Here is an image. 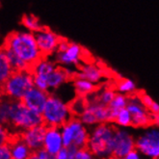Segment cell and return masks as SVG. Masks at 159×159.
Instances as JSON below:
<instances>
[{
    "label": "cell",
    "instance_id": "6da1fadb",
    "mask_svg": "<svg viewBox=\"0 0 159 159\" xmlns=\"http://www.w3.org/2000/svg\"><path fill=\"white\" fill-rule=\"evenodd\" d=\"M3 46L14 51L30 69L43 57L37 45L34 33L29 31H16L11 33L5 40Z\"/></svg>",
    "mask_w": 159,
    "mask_h": 159
},
{
    "label": "cell",
    "instance_id": "7a4b0ae2",
    "mask_svg": "<svg viewBox=\"0 0 159 159\" xmlns=\"http://www.w3.org/2000/svg\"><path fill=\"white\" fill-rule=\"evenodd\" d=\"M116 127L111 123L93 125L89 132L87 148L98 158H110L113 152V137Z\"/></svg>",
    "mask_w": 159,
    "mask_h": 159
},
{
    "label": "cell",
    "instance_id": "3957f363",
    "mask_svg": "<svg viewBox=\"0 0 159 159\" xmlns=\"http://www.w3.org/2000/svg\"><path fill=\"white\" fill-rule=\"evenodd\" d=\"M41 114L46 126L61 127L73 117L70 104L56 93L48 96Z\"/></svg>",
    "mask_w": 159,
    "mask_h": 159
},
{
    "label": "cell",
    "instance_id": "277c9868",
    "mask_svg": "<svg viewBox=\"0 0 159 159\" xmlns=\"http://www.w3.org/2000/svg\"><path fill=\"white\" fill-rule=\"evenodd\" d=\"M40 125H43L41 113L26 107L22 103L21 100L12 99L10 121H9L8 127L14 129L15 131L21 133L28 128Z\"/></svg>",
    "mask_w": 159,
    "mask_h": 159
},
{
    "label": "cell",
    "instance_id": "5b68a950",
    "mask_svg": "<svg viewBox=\"0 0 159 159\" xmlns=\"http://www.w3.org/2000/svg\"><path fill=\"white\" fill-rule=\"evenodd\" d=\"M34 87L33 73L30 69L14 70L2 85L4 95L13 100H21L26 93Z\"/></svg>",
    "mask_w": 159,
    "mask_h": 159
},
{
    "label": "cell",
    "instance_id": "8992f818",
    "mask_svg": "<svg viewBox=\"0 0 159 159\" xmlns=\"http://www.w3.org/2000/svg\"><path fill=\"white\" fill-rule=\"evenodd\" d=\"M117 111L104 105L93 98L92 100L87 98V105L80 114L79 120L87 127H93L100 123H113Z\"/></svg>",
    "mask_w": 159,
    "mask_h": 159
},
{
    "label": "cell",
    "instance_id": "52a82bcc",
    "mask_svg": "<svg viewBox=\"0 0 159 159\" xmlns=\"http://www.w3.org/2000/svg\"><path fill=\"white\" fill-rule=\"evenodd\" d=\"M53 59L58 66L72 70L79 67L85 59V50L78 43L61 39Z\"/></svg>",
    "mask_w": 159,
    "mask_h": 159
},
{
    "label": "cell",
    "instance_id": "ba28073f",
    "mask_svg": "<svg viewBox=\"0 0 159 159\" xmlns=\"http://www.w3.org/2000/svg\"><path fill=\"white\" fill-rule=\"evenodd\" d=\"M135 139V148L142 155L148 158L156 159L159 157V130L157 125L147 126Z\"/></svg>",
    "mask_w": 159,
    "mask_h": 159
},
{
    "label": "cell",
    "instance_id": "9c48e42d",
    "mask_svg": "<svg viewBox=\"0 0 159 159\" xmlns=\"http://www.w3.org/2000/svg\"><path fill=\"white\" fill-rule=\"evenodd\" d=\"M127 110L131 115V126L137 128H145L152 125L151 113L143 105L140 100L139 95L128 96V102L126 105Z\"/></svg>",
    "mask_w": 159,
    "mask_h": 159
},
{
    "label": "cell",
    "instance_id": "30bf717a",
    "mask_svg": "<svg viewBox=\"0 0 159 159\" xmlns=\"http://www.w3.org/2000/svg\"><path fill=\"white\" fill-rule=\"evenodd\" d=\"M133 148H135V138L133 135L124 127L116 128L113 137L112 157L124 159Z\"/></svg>",
    "mask_w": 159,
    "mask_h": 159
},
{
    "label": "cell",
    "instance_id": "8fae6325",
    "mask_svg": "<svg viewBox=\"0 0 159 159\" xmlns=\"http://www.w3.org/2000/svg\"><path fill=\"white\" fill-rule=\"evenodd\" d=\"M34 36L42 55L49 57L57 50L58 44L62 39L58 34L46 27H43L39 31L35 32Z\"/></svg>",
    "mask_w": 159,
    "mask_h": 159
},
{
    "label": "cell",
    "instance_id": "7c38bea8",
    "mask_svg": "<svg viewBox=\"0 0 159 159\" xmlns=\"http://www.w3.org/2000/svg\"><path fill=\"white\" fill-rule=\"evenodd\" d=\"M64 147L60 127L46 126L43 137V148L54 158L57 152Z\"/></svg>",
    "mask_w": 159,
    "mask_h": 159
},
{
    "label": "cell",
    "instance_id": "4fadbf2b",
    "mask_svg": "<svg viewBox=\"0 0 159 159\" xmlns=\"http://www.w3.org/2000/svg\"><path fill=\"white\" fill-rule=\"evenodd\" d=\"M49 96L48 92L40 90L36 87L31 88L26 93V95L21 99L22 103L29 109L42 113V111L45 105V102Z\"/></svg>",
    "mask_w": 159,
    "mask_h": 159
},
{
    "label": "cell",
    "instance_id": "5bb4252c",
    "mask_svg": "<svg viewBox=\"0 0 159 159\" xmlns=\"http://www.w3.org/2000/svg\"><path fill=\"white\" fill-rule=\"evenodd\" d=\"M45 129L46 125H40L30 127L21 132V139L30 148L32 152H35L37 149L43 148Z\"/></svg>",
    "mask_w": 159,
    "mask_h": 159
},
{
    "label": "cell",
    "instance_id": "9a60e30c",
    "mask_svg": "<svg viewBox=\"0 0 159 159\" xmlns=\"http://www.w3.org/2000/svg\"><path fill=\"white\" fill-rule=\"evenodd\" d=\"M79 71L75 72V75L77 77H81L84 79H87L93 84L98 85L105 77V71L98 64L91 63V62H84L80 65Z\"/></svg>",
    "mask_w": 159,
    "mask_h": 159
},
{
    "label": "cell",
    "instance_id": "2e32d148",
    "mask_svg": "<svg viewBox=\"0 0 159 159\" xmlns=\"http://www.w3.org/2000/svg\"><path fill=\"white\" fill-rule=\"evenodd\" d=\"M75 72L76 71L73 70L57 66V68L51 73H49L48 78H46L49 92L60 89L64 84H66L70 80L72 74H75Z\"/></svg>",
    "mask_w": 159,
    "mask_h": 159
},
{
    "label": "cell",
    "instance_id": "e0dca14e",
    "mask_svg": "<svg viewBox=\"0 0 159 159\" xmlns=\"http://www.w3.org/2000/svg\"><path fill=\"white\" fill-rule=\"evenodd\" d=\"M85 125L82 124V121L79 119L74 118V117L69 120L66 124H64L60 127L64 147H68L71 145L74 137L76 136V134Z\"/></svg>",
    "mask_w": 159,
    "mask_h": 159
},
{
    "label": "cell",
    "instance_id": "ac0fdd59",
    "mask_svg": "<svg viewBox=\"0 0 159 159\" xmlns=\"http://www.w3.org/2000/svg\"><path fill=\"white\" fill-rule=\"evenodd\" d=\"M57 66L58 65L56 64L54 59L49 58V56H43L38 62L33 65L30 70L33 75H39L48 78V74L57 68Z\"/></svg>",
    "mask_w": 159,
    "mask_h": 159
},
{
    "label": "cell",
    "instance_id": "d6986e66",
    "mask_svg": "<svg viewBox=\"0 0 159 159\" xmlns=\"http://www.w3.org/2000/svg\"><path fill=\"white\" fill-rule=\"evenodd\" d=\"M11 148L12 159H28L31 157L32 151L28 147L21 137L15 139L13 142H9Z\"/></svg>",
    "mask_w": 159,
    "mask_h": 159
},
{
    "label": "cell",
    "instance_id": "ffe728a7",
    "mask_svg": "<svg viewBox=\"0 0 159 159\" xmlns=\"http://www.w3.org/2000/svg\"><path fill=\"white\" fill-rule=\"evenodd\" d=\"M74 92L76 93L77 96L81 97H88L91 93H93L97 90V85L93 84V82L84 79L81 77H75L73 80V85H72Z\"/></svg>",
    "mask_w": 159,
    "mask_h": 159
},
{
    "label": "cell",
    "instance_id": "44dd1931",
    "mask_svg": "<svg viewBox=\"0 0 159 159\" xmlns=\"http://www.w3.org/2000/svg\"><path fill=\"white\" fill-rule=\"evenodd\" d=\"M13 71L14 70L7 59L5 51L3 48H0V86L3 85L4 82L11 75Z\"/></svg>",
    "mask_w": 159,
    "mask_h": 159
},
{
    "label": "cell",
    "instance_id": "7402d4cb",
    "mask_svg": "<svg viewBox=\"0 0 159 159\" xmlns=\"http://www.w3.org/2000/svg\"><path fill=\"white\" fill-rule=\"evenodd\" d=\"M2 48H3V49L5 51L7 59H8L9 63H10L11 67L13 68L14 70H22L30 69L14 51H12L10 48H5V46H2Z\"/></svg>",
    "mask_w": 159,
    "mask_h": 159
},
{
    "label": "cell",
    "instance_id": "603a6c76",
    "mask_svg": "<svg viewBox=\"0 0 159 159\" xmlns=\"http://www.w3.org/2000/svg\"><path fill=\"white\" fill-rule=\"evenodd\" d=\"M12 99L9 98L0 99V125L8 127L10 121V110H11Z\"/></svg>",
    "mask_w": 159,
    "mask_h": 159
},
{
    "label": "cell",
    "instance_id": "cb8c5ba5",
    "mask_svg": "<svg viewBox=\"0 0 159 159\" xmlns=\"http://www.w3.org/2000/svg\"><path fill=\"white\" fill-rule=\"evenodd\" d=\"M21 22H22V25L26 28V30L29 32H32V33L39 31L41 28L43 27L39 18L33 15L24 16L21 20Z\"/></svg>",
    "mask_w": 159,
    "mask_h": 159
},
{
    "label": "cell",
    "instance_id": "d4e9b609",
    "mask_svg": "<svg viewBox=\"0 0 159 159\" xmlns=\"http://www.w3.org/2000/svg\"><path fill=\"white\" fill-rule=\"evenodd\" d=\"M137 90L136 83L132 79L128 78H123L120 79V82L117 84V91L118 93H124L126 96H130L134 93Z\"/></svg>",
    "mask_w": 159,
    "mask_h": 159
},
{
    "label": "cell",
    "instance_id": "484cf974",
    "mask_svg": "<svg viewBox=\"0 0 159 159\" xmlns=\"http://www.w3.org/2000/svg\"><path fill=\"white\" fill-rule=\"evenodd\" d=\"M113 123H115L120 127H129L131 126V115H130L127 108H123L117 112V115Z\"/></svg>",
    "mask_w": 159,
    "mask_h": 159
},
{
    "label": "cell",
    "instance_id": "4316f807",
    "mask_svg": "<svg viewBox=\"0 0 159 159\" xmlns=\"http://www.w3.org/2000/svg\"><path fill=\"white\" fill-rule=\"evenodd\" d=\"M87 105V98L86 97H81L77 96L76 98H74L71 103L70 104V108L71 110V113L74 116H80V114L84 111Z\"/></svg>",
    "mask_w": 159,
    "mask_h": 159
},
{
    "label": "cell",
    "instance_id": "83f0119b",
    "mask_svg": "<svg viewBox=\"0 0 159 159\" xmlns=\"http://www.w3.org/2000/svg\"><path fill=\"white\" fill-rule=\"evenodd\" d=\"M128 102V96L124 95V93H118L115 95L113 99L111 100V102L108 104V106L112 109H114L115 111H119L123 108H125Z\"/></svg>",
    "mask_w": 159,
    "mask_h": 159
},
{
    "label": "cell",
    "instance_id": "f1b7e54d",
    "mask_svg": "<svg viewBox=\"0 0 159 159\" xmlns=\"http://www.w3.org/2000/svg\"><path fill=\"white\" fill-rule=\"evenodd\" d=\"M88 138H89V130H88L87 126H84L76 134V136L74 137L73 141H72V145L76 146L78 148L86 147L87 142H88Z\"/></svg>",
    "mask_w": 159,
    "mask_h": 159
},
{
    "label": "cell",
    "instance_id": "f546056e",
    "mask_svg": "<svg viewBox=\"0 0 159 159\" xmlns=\"http://www.w3.org/2000/svg\"><path fill=\"white\" fill-rule=\"evenodd\" d=\"M115 95H116V92L114 90L106 88L104 90H102L96 97V98L100 102V103L104 104V105H108L111 102V100L113 99V98L115 97Z\"/></svg>",
    "mask_w": 159,
    "mask_h": 159
},
{
    "label": "cell",
    "instance_id": "4dcf8cb0",
    "mask_svg": "<svg viewBox=\"0 0 159 159\" xmlns=\"http://www.w3.org/2000/svg\"><path fill=\"white\" fill-rule=\"evenodd\" d=\"M31 159H55L51 154H49L43 148H41L33 152L31 154Z\"/></svg>",
    "mask_w": 159,
    "mask_h": 159
},
{
    "label": "cell",
    "instance_id": "1f68e13d",
    "mask_svg": "<svg viewBox=\"0 0 159 159\" xmlns=\"http://www.w3.org/2000/svg\"><path fill=\"white\" fill-rule=\"evenodd\" d=\"M93 157V155L91 152L90 149L87 147H84V148H78L74 159H92Z\"/></svg>",
    "mask_w": 159,
    "mask_h": 159
},
{
    "label": "cell",
    "instance_id": "d6a6232c",
    "mask_svg": "<svg viewBox=\"0 0 159 159\" xmlns=\"http://www.w3.org/2000/svg\"><path fill=\"white\" fill-rule=\"evenodd\" d=\"M10 142V130L3 125H0V145Z\"/></svg>",
    "mask_w": 159,
    "mask_h": 159
},
{
    "label": "cell",
    "instance_id": "836d02e7",
    "mask_svg": "<svg viewBox=\"0 0 159 159\" xmlns=\"http://www.w3.org/2000/svg\"><path fill=\"white\" fill-rule=\"evenodd\" d=\"M0 159H12L11 148L9 143L0 145Z\"/></svg>",
    "mask_w": 159,
    "mask_h": 159
},
{
    "label": "cell",
    "instance_id": "e575fe53",
    "mask_svg": "<svg viewBox=\"0 0 159 159\" xmlns=\"http://www.w3.org/2000/svg\"><path fill=\"white\" fill-rule=\"evenodd\" d=\"M139 98H140V100H141V102L143 103V105L147 108V109H148L149 107L152 106V104L153 103V99L152 98V97H149L148 93H140L139 95Z\"/></svg>",
    "mask_w": 159,
    "mask_h": 159
},
{
    "label": "cell",
    "instance_id": "d590c367",
    "mask_svg": "<svg viewBox=\"0 0 159 159\" xmlns=\"http://www.w3.org/2000/svg\"><path fill=\"white\" fill-rule=\"evenodd\" d=\"M141 155L142 154L139 152L137 148H133L125 155V159H140L141 158Z\"/></svg>",
    "mask_w": 159,
    "mask_h": 159
},
{
    "label": "cell",
    "instance_id": "8d00e7d4",
    "mask_svg": "<svg viewBox=\"0 0 159 159\" xmlns=\"http://www.w3.org/2000/svg\"><path fill=\"white\" fill-rule=\"evenodd\" d=\"M55 159H69L67 147H63L60 151L55 155Z\"/></svg>",
    "mask_w": 159,
    "mask_h": 159
},
{
    "label": "cell",
    "instance_id": "74e56055",
    "mask_svg": "<svg viewBox=\"0 0 159 159\" xmlns=\"http://www.w3.org/2000/svg\"><path fill=\"white\" fill-rule=\"evenodd\" d=\"M67 149H68V154H69V159H74L75 157V154L78 151V148L74 145H70L67 147Z\"/></svg>",
    "mask_w": 159,
    "mask_h": 159
},
{
    "label": "cell",
    "instance_id": "f35d334b",
    "mask_svg": "<svg viewBox=\"0 0 159 159\" xmlns=\"http://www.w3.org/2000/svg\"><path fill=\"white\" fill-rule=\"evenodd\" d=\"M149 111V113H153V114H158L159 113V104L156 101H153V103L152 104V106L148 109Z\"/></svg>",
    "mask_w": 159,
    "mask_h": 159
}]
</instances>
